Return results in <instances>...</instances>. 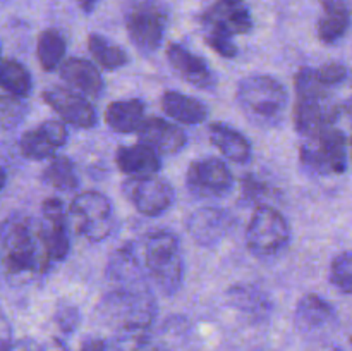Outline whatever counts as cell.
<instances>
[{
    "instance_id": "obj_8",
    "label": "cell",
    "mask_w": 352,
    "mask_h": 351,
    "mask_svg": "<svg viewBox=\"0 0 352 351\" xmlns=\"http://www.w3.org/2000/svg\"><path fill=\"white\" fill-rule=\"evenodd\" d=\"M291 241V229L278 210L270 205H258L248 224L246 244L256 257H274Z\"/></svg>"
},
{
    "instance_id": "obj_2",
    "label": "cell",
    "mask_w": 352,
    "mask_h": 351,
    "mask_svg": "<svg viewBox=\"0 0 352 351\" xmlns=\"http://www.w3.org/2000/svg\"><path fill=\"white\" fill-rule=\"evenodd\" d=\"M294 124L299 134L311 138L320 129L333 126L340 116V107L330 102L329 88L318 81L315 69L302 67L296 74Z\"/></svg>"
},
{
    "instance_id": "obj_16",
    "label": "cell",
    "mask_w": 352,
    "mask_h": 351,
    "mask_svg": "<svg viewBox=\"0 0 352 351\" xmlns=\"http://www.w3.org/2000/svg\"><path fill=\"white\" fill-rule=\"evenodd\" d=\"M337 322L336 310L318 295H306L298 301L294 326L302 336H320Z\"/></svg>"
},
{
    "instance_id": "obj_18",
    "label": "cell",
    "mask_w": 352,
    "mask_h": 351,
    "mask_svg": "<svg viewBox=\"0 0 352 351\" xmlns=\"http://www.w3.org/2000/svg\"><path fill=\"white\" fill-rule=\"evenodd\" d=\"M138 133L141 143H146L158 155H174L188 143V136L181 127L160 117L144 119Z\"/></svg>"
},
{
    "instance_id": "obj_19",
    "label": "cell",
    "mask_w": 352,
    "mask_h": 351,
    "mask_svg": "<svg viewBox=\"0 0 352 351\" xmlns=\"http://www.w3.org/2000/svg\"><path fill=\"white\" fill-rule=\"evenodd\" d=\"M167 58L172 67L179 72L181 78L201 89H210L215 85V76L206 65L205 58L192 54L182 45L170 43L167 48Z\"/></svg>"
},
{
    "instance_id": "obj_11",
    "label": "cell",
    "mask_w": 352,
    "mask_h": 351,
    "mask_svg": "<svg viewBox=\"0 0 352 351\" xmlns=\"http://www.w3.org/2000/svg\"><path fill=\"white\" fill-rule=\"evenodd\" d=\"M167 14L157 2H141L127 16V31L133 43L141 52H155L165 33Z\"/></svg>"
},
{
    "instance_id": "obj_29",
    "label": "cell",
    "mask_w": 352,
    "mask_h": 351,
    "mask_svg": "<svg viewBox=\"0 0 352 351\" xmlns=\"http://www.w3.org/2000/svg\"><path fill=\"white\" fill-rule=\"evenodd\" d=\"M88 48L96 64L102 65L103 69H109V71L122 67L129 62V57L122 48L113 45L107 38L100 36V34H89Z\"/></svg>"
},
{
    "instance_id": "obj_28",
    "label": "cell",
    "mask_w": 352,
    "mask_h": 351,
    "mask_svg": "<svg viewBox=\"0 0 352 351\" xmlns=\"http://www.w3.org/2000/svg\"><path fill=\"white\" fill-rule=\"evenodd\" d=\"M36 55L45 71H54L62 64L65 55V40L57 30H47L40 34Z\"/></svg>"
},
{
    "instance_id": "obj_35",
    "label": "cell",
    "mask_w": 352,
    "mask_h": 351,
    "mask_svg": "<svg viewBox=\"0 0 352 351\" xmlns=\"http://www.w3.org/2000/svg\"><path fill=\"white\" fill-rule=\"evenodd\" d=\"M243 193L251 200H258L261 195L267 193V186L260 181V179L253 178V174H248L243 179Z\"/></svg>"
},
{
    "instance_id": "obj_10",
    "label": "cell",
    "mask_w": 352,
    "mask_h": 351,
    "mask_svg": "<svg viewBox=\"0 0 352 351\" xmlns=\"http://www.w3.org/2000/svg\"><path fill=\"white\" fill-rule=\"evenodd\" d=\"M71 212L78 219V231L88 241H102L112 231V203L98 191L79 193L72 200Z\"/></svg>"
},
{
    "instance_id": "obj_27",
    "label": "cell",
    "mask_w": 352,
    "mask_h": 351,
    "mask_svg": "<svg viewBox=\"0 0 352 351\" xmlns=\"http://www.w3.org/2000/svg\"><path fill=\"white\" fill-rule=\"evenodd\" d=\"M0 89L14 96H26L31 92V74L21 62L0 58Z\"/></svg>"
},
{
    "instance_id": "obj_12",
    "label": "cell",
    "mask_w": 352,
    "mask_h": 351,
    "mask_svg": "<svg viewBox=\"0 0 352 351\" xmlns=\"http://www.w3.org/2000/svg\"><path fill=\"white\" fill-rule=\"evenodd\" d=\"M186 181L195 195L215 198V196L226 195L232 188L234 176L226 162L215 157H208L199 158L189 165Z\"/></svg>"
},
{
    "instance_id": "obj_33",
    "label": "cell",
    "mask_w": 352,
    "mask_h": 351,
    "mask_svg": "<svg viewBox=\"0 0 352 351\" xmlns=\"http://www.w3.org/2000/svg\"><path fill=\"white\" fill-rule=\"evenodd\" d=\"M55 323H57L58 329L62 330L64 334H71L74 332L76 327L79 323V312L76 306L69 305V303H60L55 310V317H54Z\"/></svg>"
},
{
    "instance_id": "obj_24",
    "label": "cell",
    "mask_w": 352,
    "mask_h": 351,
    "mask_svg": "<svg viewBox=\"0 0 352 351\" xmlns=\"http://www.w3.org/2000/svg\"><path fill=\"white\" fill-rule=\"evenodd\" d=\"M212 143L236 164H246L251 158V145L239 131L226 126V124H212L208 127Z\"/></svg>"
},
{
    "instance_id": "obj_23",
    "label": "cell",
    "mask_w": 352,
    "mask_h": 351,
    "mask_svg": "<svg viewBox=\"0 0 352 351\" xmlns=\"http://www.w3.org/2000/svg\"><path fill=\"white\" fill-rule=\"evenodd\" d=\"M105 120L116 133H134L144 120V103L138 98L112 102L107 107Z\"/></svg>"
},
{
    "instance_id": "obj_43",
    "label": "cell",
    "mask_w": 352,
    "mask_h": 351,
    "mask_svg": "<svg viewBox=\"0 0 352 351\" xmlns=\"http://www.w3.org/2000/svg\"><path fill=\"white\" fill-rule=\"evenodd\" d=\"M351 155H352V138H351Z\"/></svg>"
},
{
    "instance_id": "obj_6",
    "label": "cell",
    "mask_w": 352,
    "mask_h": 351,
    "mask_svg": "<svg viewBox=\"0 0 352 351\" xmlns=\"http://www.w3.org/2000/svg\"><path fill=\"white\" fill-rule=\"evenodd\" d=\"M206 26L205 40L222 57H234L237 47L232 38L250 33L253 28L251 14L244 0H217L203 16Z\"/></svg>"
},
{
    "instance_id": "obj_14",
    "label": "cell",
    "mask_w": 352,
    "mask_h": 351,
    "mask_svg": "<svg viewBox=\"0 0 352 351\" xmlns=\"http://www.w3.org/2000/svg\"><path fill=\"white\" fill-rule=\"evenodd\" d=\"M43 100L65 120L76 127H91L96 123L95 107L88 98L71 89L54 86L43 92Z\"/></svg>"
},
{
    "instance_id": "obj_42",
    "label": "cell",
    "mask_w": 352,
    "mask_h": 351,
    "mask_svg": "<svg viewBox=\"0 0 352 351\" xmlns=\"http://www.w3.org/2000/svg\"><path fill=\"white\" fill-rule=\"evenodd\" d=\"M6 181H7V174H6V169L0 167V191L3 189V186H6Z\"/></svg>"
},
{
    "instance_id": "obj_1",
    "label": "cell",
    "mask_w": 352,
    "mask_h": 351,
    "mask_svg": "<svg viewBox=\"0 0 352 351\" xmlns=\"http://www.w3.org/2000/svg\"><path fill=\"white\" fill-rule=\"evenodd\" d=\"M3 248V265L10 275L41 272L48 267L40 227L28 217H10L0 229Z\"/></svg>"
},
{
    "instance_id": "obj_44",
    "label": "cell",
    "mask_w": 352,
    "mask_h": 351,
    "mask_svg": "<svg viewBox=\"0 0 352 351\" xmlns=\"http://www.w3.org/2000/svg\"><path fill=\"white\" fill-rule=\"evenodd\" d=\"M144 351H153V350H150V348H148V350H144Z\"/></svg>"
},
{
    "instance_id": "obj_31",
    "label": "cell",
    "mask_w": 352,
    "mask_h": 351,
    "mask_svg": "<svg viewBox=\"0 0 352 351\" xmlns=\"http://www.w3.org/2000/svg\"><path fill=\"white\" fill-rule=\"evenodd\" d=\"M330 282L344 295L352 296V251L337 255L330 265Z\"/></svg>"
},
{
    "instance_id": "obj_37",
    "label": "cell",
    "mask_w": 352,
    "mask_h": 351,
    "mask_svg": "<svg viewBox=\"0 0 352 351\" xmlns=\"http://www.w3.org/2000/svg\"><path fill=\"white\" fill-rule=\"evenodd\" d=\"M36 351H69V350L60 339H57V337H52V339L45 341V343L41 344Z\"/></svg>"
},
{
    "instance_id": "obj_17",
    "label": "cell",
    "mask_w": 352,
    "mask_h": 351,
    "mask_svg": "<svg viewBox=\"0 0 352 351\" xmlns=\"http://www.w3.org/2000/svg\"><path fill=\"white\" fill-rule=\"evenodd\" d=\"M230 224H232V219L226 210L217 209V206H201L189 215L188 231L198 244L212 246L226 237Z\"/></svg>"
},
{
    "instance_id": "obj_13",
    "label": "cell",
    "mask_w": 352,
    "mask_h": 351,
    "mask_svg": "<svg viewBox=\"0 0 352 351\" xmlns=\"http://www.w3.org/2000/svg\"><path fill=\"white\" fill-rule=\"evenodd\" d=\"M43 222L40 226V240L48 262H60L69 253L67 220L64 205L58 198H47L43 206Z\"/></svg>"
},
{
    "instance_id": "obj_9",
    "label": "cell",
    "mask_w": 352,
    "mask_h": 351,
    "mask_svg": "<svg viewBox=\"0 0 352 351\" xmlns=\"http://www.w3.org/2000/svg\"><path fill=\"white\" fill-rule=\"evenodd\" d=\"M122 191L140 213L157 217L174 203V188L158 176H131L124 181Z\"/></svg>"
},
{
    "instance_id": "obj_25",
    "label": "cell",
    "mask_w": 352,
    "mask_h": 351,
    "mask_svg": "<svg viewBox=\"0 0 352 351\" xmlns=\"http://www.w3.org/2000/svg\"><path fill=\"white\" fill-rule=\"evenodd\" d=\"M162 107L168 117L184 124H201L208 117L205 103L179 92H165L162 96Z\"/></svg>"
},
{
    "instance_id": "obj_7",
    "label": "cell",
    "mask_w": 352,
    "mask_h": 351,
    "mask_svg": "<svg viewBox=\"0 0 352 351\" xmlns=\"http://www.w3.org/2000/svg\"><path fill=\"white\" fill-rule=\"evenodd\" d=\"M299 158L316 174H342L347 167V140L336 126L320 129L315 136L306 138Z\"/></svg>"
},
{
    "instance_id": "obj_40",
    "label": "cell",
    "mask_w": 352,
    "mask_h": 351,
    "mask_svg": "<svg viewBox=\"0 0 352 351\" xmlns=\"http://www.w3.org/2000/svg\"><path fill=\"white\" fill-rule=\"evenodd\" d=\"M311 351H344V350H340V348L336 346V344H322V346L313 348Z\"/></svg>"
},
{
    "instance_id": "obj_30",
    "label": "cell",
    "mask_w": 352,
    "mask_h": 351,
    "mask_svg": "<svg viewBox=\"0 0 352 351\" xmlns=\"http://www.w3.org/2000/svg\"><path fill=\"white\" fill-rule=\"evenodd\" d=\"M43 181L60 191H72L79 184L74 164L65 157L52 158V162L43 171Z\"/></svg>"
},
{
    "instance_id": "obj_20",
    "label": "cell",
    "mask_w": 352,
    "mask_h": 351,
    "mask_svg": "<svg viewBox=\"0 0 352 351\" xmlns=\"http://www.w3.org/2000/svg\"><path fill=\"white\" fill-rule=\"evenodd\" d=\"M117 167L127 176H150L160 169V155L146 143L120 147L116 155Z\"/></svg>"
},
{
    "instance_id": "obj_22",
    "label": "cell",
    "mask_w": 352,
    "mask_h": 351,
    "mask_svg": "<svg viewBox=\"0 0 352 351\" xmlns=\"http://www.w3.org/2000/svg\"><path fill=\"white\" fill-rule=\"evenodd\" d=\"M351 26V12L344 0H323V14L318 21V38L327 45L339 41Z\"/></svg>"
},
{
    "instance_id": "obj_15",
    "label": "cell",
    "mask_w": 352,
    "mask_h": 351,
    "mask_svg": "<svg viewBox=\"0 0 352 351\" xmlns=\"http://www.w3.org/2000/svg\"><path fill=\"white\" fill-rule=\"evenodd\" d=\"M67 141V129L60 120H45L34 129L26 131L19 141L21 153L31 160L52 158Z\"/></svg>"
},
{
    "instance_id": "obj_5",
    "label": "cell",
    "mask_w": 352,
    "mask_h": 351,
    "mask_svg": "<svg viewBox=\"0 0 352 351\" xmlns=\"http://www.w3.org/2000/svg\"><path fill=\"white\" fill-rule=\"evenodd\" d=\"M143 265L165 295L177 292L184 279V260L177 236L162 229L148 234L143 243Z\"/></svg>"
},
{
    "instance_id": "obj_32",
    "label": "cell",
    "mask_w": 352,
    "mask_h": 351,
    "mask_svg": "<svg viewBox=\"0 0 352 351\" xmlns=\"http://www.w3.org/2000/svg\"><path fill=\"white\" fill-rule=\"evenodd\" d=\"M24 116V105L19 96H0V127H12Z\"/></svg>"
},
{
    "instance_id": "obj_39",
    "label": "cell",
    "mask_w": 352,
    "mask_h": 351,
    "mask_svg": "<svg viewBox=\"0 0 352 351\" xmlns=\"http://www.w3.org/2000/svg\"><path fill=\"white\" fill-rule=\"evenodd\" d=\"M340 114H344V116H347V119L352 123V96L351 98H347L346 102L340 103Z\"/></svg>"
},
{
    "instance_id": "obj_34",
    "label": "cell",
    "mask_w": 352,
    "mask_h": 351,
    "mask_svg": "<svg viewBox=\"0 0 352 351\" xmlns=\"http://www.w3.org/2000/svg\"><path fill=\"white\" fill-rule=\"evenodd\" d=\"M315 74L323 86L330 88V86L339 85L346 79L347 69L346 65L339 64V62H329V64L322 65L320 69H315Z\"/></svg>"
},
{
    "instance_id": "obj_41",
    "label": "cell",
    "mask_w": 352,
    "mask_h": 351,
    "mask_svg": "<svg viewBox=\"0 0 352 351\" xmlns=\"http://www.w3.org/2000/svg\"><path fill=\"white\" fill-rule=\"evenodd\" d=\"M78 2H79V6H81L82 9L86 10V12H89V10H91L93 7H95L96 0H78Z\"/></svg>"
},
{
    "instance_id": "obj_38",
    "label": "cell",
    "mask_w": 352,
    "mask_h": 351,
    "mask_svg": "<svg viewBox=\"0 0 352 351\" xmlns=\"http://www.w3.org/2000/svg\"><path fill=\"white\" fill-rule=\"evenodd\" d=\"M79 351H107V346L102 339H98V337H91V339H86L85 343H82Z\"/></svg>"
},
{
    "instance_id": "obj_21",
    "label": "cell",
    "mask_w": 352,
    "mask_h": 351,
    "mask_svg": "<svg viewBox=\"0 0 352 351\" xmlns=\"http://www.w3.org/2000/svg\"><path fill=\"white\" fill-rule=\"evenodd\" d=\"M60 76L65 83L89 96H98L103 89V79L98 69L86 58L71 57L60 64Z\"/></svg>"
},
{
    "instance_id": "obj_3",
    "label": "cell",
    "mask_w": 352,
    "mask_h": 351,
    "mask_svg": "<svg viewBox=\"0 0 352 351\" xmlns=\"http://www.w3.org/2000/svg\"><path fill=\"white\" fill-rule=\"evenodd\" d=\"M237 103L244 116L258 127L278 126L285 117L289 96L280 81L272 76H250L237 86Z\"/></svg>"
},
{
    "instance_id": "obj_26",
    "label": "cell",
    "mask_w": 352,
    "mask_h": 351,
    "mask_svg": "<svg viewBox=\"0 0 352 351\" xmlns=\"http://www.w3.org/2000/svg\"><path fill=\"white\" fill-rule=\"evenodd\" d=\"M229 303L237 308L239 312L246 313V315L254 317V319H261L270 313V299L260 291V289L253 288L250 284L244 286H234L229 289Z\"/></svg>"
},
{
    "instance_id": "obj_36",
    "label": "cell",
    "mask_w": 352,
    "mask_h": 351,
    "mask_svg": "<svg viewBox=\"0 0 352 351\" xmlns=\"http://www.w3.org/2000/svg\"><path fill=\"white\" fill-rule=\"evenodd\" d=\"M0 351H12V343H10L9 327L3 320H0Z\"/></svg>"
},
{
    "instance_id": "obj_4",
    "label": "cell",
    "mask_w": 352,
    "mask_h": 351,
    "mask_svg": "<svg viewBox=\"0 0 352 351\" xmlns=\"http://www.w3.org/2000/svg\"><path fill=\"white\" fill-rule=\"evenodd\" d=\"M100 312L105 322L120 334H141L153 322L157 305L140 284H131L109 292L100 303Z\"/></svg>"
}]
</instances>
